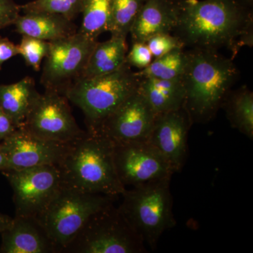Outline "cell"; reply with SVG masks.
<instances>
[{
  "label": "cell",
  "mask_w": 253,
  "mask_h": 253,
  "mask_svg": "<svg viewBox=\"0 0 253 253\" xmlns=\"http://www.w3.org/2000/svg\"><path fill=\"white\" fill-rule=\"evenodd\" d=\"M193 123L184 108L156 116L149 141L162 154L174 173L188 156V134Z\"/></svg>",
  "instance_id": "14"
},
{
  "label": "cell",
  "mask_w": 253,
  "mask_h": 253,
  "mask_svg": "<svg viewBox=\"0 0 253 253\" xmlns=\"http://www.w3.org/2000/svg\"><path fill=\"white\" fill-rule=\"evenodd\" d=\"M113 0H83V21L79 33L96 40L108 31Z\"/></svg>",
  "instance_id": "22"
},
{
  "label": "cell",
  "mask_w": 253,
  "mask_h": 253,
  "mask_svg": "<svg viewBox=\"0 0 253 253\" xmlns=\"http://www.w3.org/2000/svg\"><path fill=\"white\" fill-rule=\"evenodd\" d=\"M153 55L145 42H131V49L126 53V62L131 67L142 70L152 62Z\"/></svg>",
  "instance_id": "28"
},
{
  "label": "cell",
  "mask_w": 253,
  "mask_h": 253,
  "mask_svg": "<svg viewBox=\"0 0 253 253\" xmlns=\"http://www.w3.org/2000/svg\"><path fill=\"white\" fill-rule=\"evenodd\" d=\"M57 167L66 187L116 199L126 189L116 172L112 141L98 133L86 131L71 143Z\"/></svg>",
  "instance_id": "3"
},
{
  "label": "cell",
  "mask_w": 253,
  "mask_h": 253,
  "mask_svg": "<svg viewBox=\"0 0 253 253\" xmlns=\"http://www.w3.org/2000/svg\"><path fill=\"white\" fill-rule=\"evenodd\" d=\"M139 89L156 116L184 107L185 89L181 78H141Z\"/></svg>",
  "instance_id": "18"
},
{
  "label": "cell",
  "mask_w": 253,
  "mask_h": 253,
  "mask_svg": "<svg viewBox=\"0 0 253 253\" xmlns=\"http://www.w3.org/2000/svg\"><path fill=\"white\" fill-rule=\"evenodd\" d=\"M231 126L253 138V93L246 86L231 91L222 105Z\"/></svg>",
  "instance_id": "21"
},
{
  "label": "cell",
  "mask_w": 253,
  "mask_h": 253,
  "mask_svg": "<svg viewBox=\"0 0 253 253\" xmlns=\"http://www.w3.org/2000/svg\"><path fill=\"white\" fill-rule=\"evenodd\" d=\"M17 46L18 55L22 56L26 65L37 72L41 71L42 63L49 51V42L22 36L21 42Z\"/></svg>",
  "instance_id": "26"
},
{
  "label": "cell",
  "mask_w": 253,
  "mask_h": 253,
  "mask_svg": "<svg viewBox=\"0 0 253 253\" xmlns=\"http://www.w3.org/2000/svg\"><path fill=\"white\" fill-rule=\"evenodd\" d=\"M147 252L144 242L113 203L93 215L62 253Z\"/></svg>",
  "instance_id": "7"
},
{
  "label": "cell",
  "mask_w": 253,
  "mask_h": 253,
  "mask_svg": "<svg viewBox=\"0 0 253 253\" xmlns=\"http://www.w3.org/2000/svg\"><path fill=\"white\" fill-rule=\"evenodd\" d=\"M2 173L14 192L16 216L39 218L63 186L56 166L12 169Z\"/></svg>",
  "instance_id": "10"
},
{
  "label": "cell",
  "mask_w": 253,
  "mask_h": 253,
  "mask_svg": "<svg viewBox=\"0 0 253 253\" xmlns=\"http://www.w3.org/2000/svg\"><path fill=\"white\" fill-rule=\"evenodd\" d=\"M140 80L126 62L112 73L82 78L64 96L83 111L86 131L96 133L103 121L138 89Z\"/></svg>",
  "instance_id": "5"
},
{
  "label": "cell",
  "mask_w": 253,
  "mask_h": 253,
  "mask_svg": "<svg viewBox=\"0 0 253 253\" xmlns=\"http://www.w3.org/2000/svg\"><path fill=\"white\" fill-rule=\"evenodd\" d=\"M16 129L18 128L9 116L0 109V142L11 135Z\"/></svg>",
  "instance_id": "31"
},
{
  "label": "cell",
  "mask_w": 253,
  "mask_h": 253,
  "mask_svg": "<svg viewBox=\"0 0 253 253\" xmlns=\"http://www.w3.org/2000/svg\"><path fill=\"white\" fill-rule=\"evenodd\" d=\"M18 55V46L8 38H0V70L8 60Z\"/></svg>",
  "instance_id": "30"
},
{
  "label": "cell",
  "mask_w": 253,
  "mask_h": 253,
  "mask_svg": "<svg viewBox=\"0 0 253 253\" xmlns=\"http://www.w3.org/2000/svg\"><path fill=\"white\" fill-rule=\"evenodd\" d=\"M96 40L77 32L72 36L49 42L41 83L45 90L64 95L68 87L83 77Z\"/></svg>",
  "instance_id": "8"
},
{
  "label": "cell",
  "mask_w": 253,
  "mask_h": 253,
  "mask_svg": "<svg viewBox=\"0 0 253 253\" xmlns=\"http://www.w3.org/2000/svg\"><path fill=\"white\" fill-rule=\"evenodd\" d=\"M187 61L181 80L185 89L184 108L194 123L215 117L239 77L234 59L217 51L186 50Z\"/></svg>",
  "instance_id": "2"
},
{
  "label": "cell",
  "mask_w": 253,
  "mask_h": 253,
  "mask_svg": "<svg viewBox=\"0 0 253 253\" xmlns=\"http://www.w3.org/2000/svg\"><path fill=\"white\" fill-rule=\"evenodd\" d=\"M12 218L6 214L0 213V233L4 230L9 225Z\"/></svg>",
  "instance_id": "32"
},
{
  "label": "cell",
  "mask_w": 253,
  "mask_h": 253,
  "mask_svg": "<svg viewBox=\"0 0 253 253\" xmlns=\"http://www.w3.org/2000/svg\"><path fill=\"white\" fill-rule=\"evenodd\" d=\"M20 128L40 139L63 144L72 143L86 132L76 122L67 98L49 90L39 93Z\"/></svg>",
  "instance_id": "9"
},
{
  "label": "cell",
  "mask_w": 253,
  "mask_h": 253,
  "mask_svg": "<svg viewBox=\"0 0 253 253\" xmlns=\"http://www.w3.org/2000/svg\"><path fill=\"white\" fill-rule=\"evenodd\" d=\"M156 116L138 87L103 121L96 133L113 144L149 141Z\"/></svg>",
  "instance_id": "12"
},
{
  "label": "cell",
  "mask_w": 253,
  "mask_h": 253,
  "mask_svg": "<svg viewBox=\"0 0 253 253\" xmlns=\"http://www.w3.org/2000/svg\"><path fill=\"white\" fill-rule=\"evenodd\" d=\"M6 169V158L2 146L0 142V172H4Z\"/></svg>",
  "instance_id": "33"
},
{
  "label": "cell",
  "mask_w": 253,
  "mask_h": 253,
  "mask_svg": "<svg viewBox=\"0 0 253 253\" xmlns=\"http://www.w3.org/2000/svg\"><path fill=\"white\" fill-rule=\"evenodd\" d=\"M145 0H113L108 31L126 38Z\"/></svg>",
  "instance_id": "24"
},
{
  "label": "cell",
  "mask_w": 253,
  "mask_h": 253,
  "mask_svg": "<svg viewBox=\"0 0 253 253\" xmlns=\"http://www.w3.org/2000/svg\"><path fill=\"white\" fill-rule=\"evenodd\" d=\"M187 54L184 49H176L153 60L149 66L136 72L140 78L172 80L181 78L185 71Z\"/></svg>",
  "instance_id": "23"
},
{
  "label": "cell",
  "mask_w": 253,
  "mask_h": 253,
  "mask_svg": "<svg viewBox=\"0 0 253 253\" xmlns=\"http://www.w3.org/2000/svg\"><path fill=\"white\" fill-rule=\"evenodd\" d=\"M113 160L118 178L126 188L172 177L174 174L149 141L113 144Z\"/></svg>",
  "instance_id": "11"
},
{
  "label": "cell",
  "mask_w": 253,
  "mask_h": 253,
  "mask_svg": "<svg viewBox=\"0 0 253 253\" xmlns=\"http://www.w3.org/2000/svg\"><path fill=\"white\" fill-rule=\"evenodd\" d=\"M38 94L34 80L28 76L12 84H0V109L20 128Z\"/></svg>",
  "instance_id": "19"
},
{
  "label": "cell",
  "mask_w": 253,
  "mask_h": 253,
  "mask_svg": "<svg viewBox=\"0 0 253 253\" xmlns=\"http://www.w3.org/2000/svg\"><path fill=\"white\" fill-rule=\"evenodd\" d=\"M14 25L22 36L51 42L72 36L77 28L71 20L59 14L31 12L20 14Z\"/></svg>",
  "instance_id": "17"
},
{
  "label": "cell",
  "mask_w": 253,
  "mask_h": 253,
  "mask_svg": "<svg viewBox=\"0 0 253 253\" xmlns=\"http://www.w3.org/2000/svg\"><path fill=\"white\" fill-rule=\"evenodd\" d=\"M83 0H34L21 5L24 14L47 12L59 14L73 21L81 14Z\"/></svg>",
  "instance_id": "25"
},
{
  "label": "cell",
  "mask_w": 253,
  "mask_h": 253,
  "mask_svg": "<svg viewBox=\"0 0 253 253\" xmlns=\"http://www.w3.org/2000/svg\"><path fill=\"white\" fill-rule=\"evenodd\" d=\"M179 14L172 33L184 48L219 51L234 59L253 45V0H177Z\"/></svg>",
  "instance_id": "1"
},
{
  "label": "cell",
  "mask_w": 253,
  "mask_h": 253,
  "mask_svg": "<svg viewBox=\"0 0 253 253\" xmlns=\"http://www.w3.org/2000/svg\"><path fill=\"white\" fill-rule=\"evenodd\" d=\"M171 179H158L126 189L118 207L131 229L153 251L164 232L176 224Z\"/></svg>",
  "instance_id": "4"
},
{
  "label": "cell",
  "mask_w": 253,
  "mask_h": 253,
  "mask_svg": "<svg viewBox=\"0 0 253 253\" xmlns=\"http://www.w3.org/2000/svg\"><path fill=\"white\" fill-rule=\"evenodd\" d=\"M1 144L6 158V170H12L43 166H58L71 143L44 140L18 128L1 141Z\"/></svg>",
  "instance_id": "13"
},
{
  "label": "cell",
  "mask_w": 253,
  "mask_h": 253,
  "mask_svg": "<svg viewBox=\"0 0 253 253\" xmlns=\"http://www.w3.org/2000/svg\"><path fill=\"white\" fill-rule=\"evenodd\" d=\"M126 40L121 37L111 36L103 42H97L82 78L102 76L121 68L126 63L128 51Z\"/></svg>",
  "instance_id": "20"
},
{
  "label": "cell",
  "mask_w": 253,
  "mask_h": 253,
  "mask_svg": "<svg viewBox=\"0 0 253 253\" xmlns=\"http://www.w3.org/2000/svg\"><path fill=\"white\" fill-rule=\"evenodd\" d=\"M1 253H59L38 218L15 215L1 231Z\"/></svg>",
  "instance_id": "15"
},
{
  "label": "cell",
  "mask_w": 253,
  "mask_h": 253,
  "mask_svg": "<svg viewBox=\"0 0 253 253\" xmlns=\"http://www.w3.org/2000/svg\"><path fill=\"white\" fill-rule=\"evenodd\" d=\"M21 11L14 0H0V31L14 25Z\"/></svg>",
  "instance_id": "29"
},
{
  "label": "cell",
  "mask_w": 253,
  "mask_h": 253,
  "mask_svg": "<svg viewBox=\"0 0 253 253\" xmlns=\"http://www.w3.org/2000/svg\"><path fill=\"white\" fill-rule=\"evenodd\" d=\"M177 0H145L129 34L131 42H145L156 35L172 33L177 23Z\"/></svg>",
  "instance_id": "16"
},
{
  "label": "cell",
  "mask_w": 253,
  "mask_h": 253,
  "mask_svg": "<svg viewBox=\"0 0 253 253\" xmlns=\"http://www.w3.org/2000/svg\"><path fill=\"white\" fill-rule=\"evenodd\" d=\"M154 59L161 57L176 49H184V44L171 33L156 35L146 42Z\"/></svg>",
  "instance_id": "27"
},
{
  "label": "cell",
  "mask_w": 253,
  "mask_h": 253,
  "mask_svg": "<svg viewBox=\"0 0 253 253\" xmlns=\"http://www.w3.org/2000/svg\"><path fill=\"white\" fill-rule=\"evenodd\" d=\"M106 195L91 194L63 186L38 219L62 253L96 213L114 202Z\"/></svg>",
  "instance_id": "6"
}]
</instances>
